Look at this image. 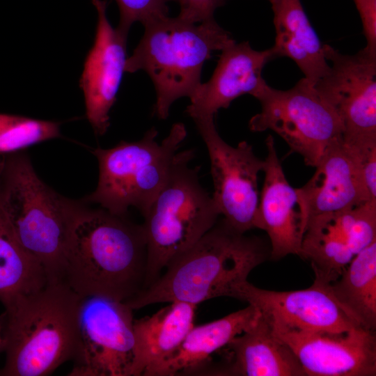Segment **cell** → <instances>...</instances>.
<instances>
[{"label": "cell", "mask_w": 376, "mask_h": 376, "mask_svg": "<svg viewBox=\"0 0 376 376\" xmlns=\"http://www.w3.org/2000/svg\"><path fill=\"white\" fill-rule=\"evenodd\" d=\"M341 306L363 328L376 329V241L357 253L329 285Z\"/></svg>", "instance_id": "obj_23"}, {"label": "cell", "mask_w": 376, "mask_h": 376, "mask_svg": "<svg viewBox=\"0 0 376 376\" xmlns=\"http://www.w3.org/2000/svg\"><path fill=\"white\" fill-rule=\"evenodd\" d=\"M210 157L213 180L212 195L220 215L235 230L245 233L255 228L259 203L258 175L265 162L246 141L233 147L219 135L214 117L193 119Z\"/></svg>", "instance_id": "obj_10"}, {"label": "cell", "mask_w": 376, "mask_h": 376, "mask_svg": "<svg viewBox=\"0 0 376 376\" xmlns=\"http://www.w3.org/2000/svg\"><path fill=\"white\" fill-rule=\"evenodd\" d=\"M221 52L210 79L201 82L189 98L186 112L192 119L214 117L245 94L256 98L267 85L263 77L265 66L276 58L272 47L256 50L248 41H235Z\"/></svg>", "instance_id": "obj_16"}, {"label": "cell", "mask_w": 376, "mask_h": 376, "mask_svg": "<svg viewBox=\"0 0 376 376\" xmlns=\"http://www.w3.org/2000/svg\"><path fill=\"white\" fill-rule=\"evenodd\" d=\"M315 168L311 178L299 188L308 219L371 201L356 160L343 139L329 147Z\"/></svg>", "instance_id": "obj_18"}, {"label": "cell", "mask_w": 376, "mask_h": 376, "mask_svg": "<svg viewBox=\"0 0 376 376\" xmlns=\"http://www.w3.org/2000/svg\"><path fill=\"white\" fill-rule=\"evenodd\" d=\"M120 19L116 27L127 35L132 25L139 22L143 25L169 15V3L176 0H115Z\"/></svg>", "instance_id": "obj_26"}, {"label": "cell", "mask_w": 376, "mask_h": 376, "mask_svg": "<svg viewBox=\"0 0 376 376\" xmlns=\"http://www.w3.org/2000/svg\"><path fill=\"white\" fill-rule=\"evenodd\" d=\"M256 98L260 111L249 120V129L273 131L307 166L315 167L326 150L343 139L336 112L304 77L284 91L267 84Z\"/></svg>", "instance_id": "obj_8"}, {"label": "cell", "mask_w": 376, "mask_h": 376, "mask_svg": "<svg viewBox=\"0 0 376 376\" xmlns=\"http://www.w3.org/2000/svg\"><path fill=\"white\" fill-rule=\"evenodd\" d=\"M133 309L103 297H85L70 376H131L134 360Z\"/></svg>", "instance_id": "obj_9"}, {"label": "cell", "mask_w": 376, "mask_h": 376, "mask_svg": "<svg viewBox=\"0 0 376 376\" xmlns=\"http://www.w3.org/2000/svg\"><path fill=\"white\" fill-rule=\"evenodd\" d=\"M196 306L170 302L150 316L134 320L131 376H150L169 359L194 326Z\"/></svg>", "instance_id": "obj_20"}, {"label": "cell", "mask_w": 376, "mask_h": 376, "mask_svg": "<svg viewBox=\"0 0 376 376\" xmlns=\"http://www.w3.org/2000/svg\"><path fill=\"white\" fill-rule=\"evenodd\" d=\"M86 205L46 185L24 150L0 154V210L49 279H60L72 226Z\"/></svg>", "instance_id": "obj_4"}, {"label": "cell", "mask_w": 376, "mask_h": 376, "mask_svg": "<svg viewBox=\"0 0 376 376\" xmlns=\"http://www.w3.org/2000/svg\"><path fill=\"white\" fill-rule=\"evenodd\" d=\"M329 64L313 86L332 107L343 127V141L376 138V55L363 48L345 54L323 44Z\"/></svg>", "instance_id": "obj_11"}, {"label": "cell", "mask_w": 376, "mask_h": 376, "mask_svg": "<svg viewBox=\"0 0 376 376\" xmlns=\"http://www.w3.org/2000/svg\"><path fill=\"white\" fill-rule=\"evenodd\" d=\"M180 8L179 17L193 23L214 19L215 10L226 0H176Z\"/></svg>", "instance_id": "obj_28"}, {"label": "cell", "mask_w": 376, "mask_h": 376, "mask_svg": "<svg viewBox=\"0 0 376 376\" xmlns=\"http://www.w3.org/2000/svg\"><path fill=\"white\" fill-rule=\"evenodd\" d=\"M97 12L93 45L84 65L79 86L84 97L86 116L94 132L104 135L109 112L116 100L125 72L127 37L113 28L107 15V0H91Z\"/></svg>", "instance_id": "obj_14"}, {"label": "cell", "mask_w": 376, "mask_h": 376, "mask_svg": "<svg viewBox=\"0 0 376 376\" xmlns=\"http://www.w3.org/2000/svg\"><path fill=\"white\" fill-rule=\"evenodd\" d=\"M157 135L152 127L139 141L93 149L98 181L95 191L83 200L116 214H126L130 207L143 214L164 183L187 130L176 123L160 143Z\"/></svg>", "instance_id": "obj_7"}, {"label": "cell", "mask_w": 376, "mask_h": 376, "mask_svg": "<svg viewBox=\"0 0 376 376\" xmlns=\"http://www.w3.org/2000/svg\"><path fill=\"white\" fill-rule=\"evenodd\" d=\"M273 12L276 36L272 47L276 58L292 59L311 84L327 74L329 64L323 44L313 28L300 0H267Z\"/></svg>", "instance_id": "obj_22"}, {"label": "cell", "mask_w": 376, "mask_h": 376, "mask_svg": "<svg viewBox=\"0 0 376 376\" xmlns=\"http://www.w3.org/2000/svg\"><path fill=\"white\" fill-rule=\"evenodd\" d=\"M267 255L260 239L246 236L223 218L173 259L155 282L125 304L134 310L162 302L197 306L218 297L234 298L236 288L247 281Z\"/></svg>", "instance_id": "obj_3"}, {"label": "cell", "mask_w": 376, "mask_h": 376, "mask_svg": "<svg viewBox=\"0 0 376 376\" xmlns=\"http://www.w3.org/2000/svg\"><path fill=\"white\" fill-rule=\"evenodd\" d=\"M260 314L256 307L249 304L219 320L194 325L173 354L150 376L201 373L210 357L253 325Z\"/></svg>", "instance_id": "obj_21"}, {"label": "cell", "mask_w": 376, "mask_h": 376, "mask_svg": "<svg viewBox=\"0 0 376 376\" xmlns=\"http://www.w3.org/2000/svg\"><path fill=\"white\" fill-rule=\"evenodd\" d=\"M344 143L356 160L370 201L376 202V138Z\"/></svg>", "instance_id": "obj_27"}, {"label": "cell", "mask_w": 376, "mask_h": 376, "mask_svg": "<svg viewBox=\"0 0 376 376\" xmlns=\"http://www.w3.org/2000/svg\"><path fill=\"white\" fill-rule=\"evenodd\" d=\"M329 285L314 280L306 289L274 291L246 281L236 288L234 298L256 307L274 327L327 332L362 327L337 301Z\"/></svg>", "instance_id": "obj_12"}, {"label": "cell", "mask_w": 376, "mask_h": 376, "mask_svg": "<svg viewBox=\"0 0 376 376\" xmlns=\"http://www.w3.org/2000/svg\"><path fill=\"white\" fill-rule=\"evenodd\" d=\"M353 1L359 14L366 40L363 49L376 55V0Z\"/></svg>", "instance_id": "obj_29"}, {"label": "cell", "mask_w": 376, "mask_h": 376, "mask_svg": "<svg viewBox=\"0 0 376 376\" xmlns=\"http://www.w3.org/2000/svg\"><path fill=\"white\" fill-rule=\"evenodd\" d=\"M0 342H1V340H0Z\"/></svg>", "instance_id": "obj_30"}, {"label": "cell", "mask_w": 376, "mask_h": 376, "mask_svg": "<svg viewBox=\"0 0 376 376\" xmlns=\"http://www.w3.org/2000/svg\"><path fill=\"white\" fill-rule=\"evenodd\" d=\"M265 145V179L254 228L268 235L272 258L299 256L308 219L306 205L299 188L292 187L286 178L272 135L267 137Z\"/></svg>", "instance_id": "obj_15"}, {"label": "cell", "mask_w": 376, "mask_h": 376, "mask_svg": "<svg viewBox=\"0 0 376 376\" xmlns=\"http://www.w3.org/2000/svg\"><path fill=\"white\" fill-rule=\"evenodd\" d=\"M85 297L61 279L3 303L0 345L7 376L48 375L75 357Z\"/></svg>", "instance_id": "obj_2"}, {"label": "cell", "mask_w": 376, "mask_h": 376, "mask_svg": "<svg viewBox=\"0 0 376 376\" xmlns=\"http://www.w3.org/2000/svg\"><path fill=\"white\" fill-rule=\"evenodd\" d=\"M226 1H228V0H226Z\"/></svg>", "instance_id": "obj_31"}, {"label": "cell", "mask_w": 376, "mask_h": 376, "mask_svg": "<svg viewBox=\"0 0 376 376\" xmlns=\"http://www.w3.org/2000/svg\"><path fill=\"white\" fill-rule=\"evenodd\" d=\"M307 376L376 375V338L362 327L343 331H306L271 324Z\"/></svg>", "instance_id": "obj_13"}, {"label": "cell", "mask_w": 376, "mask_h": 376, "mask_svg": "<svg viewBox=\"0 0 376 376\" xmlns=\"http://www.w3.org/2000/svg\"><path fill=\"white\" fill-rule=\"evenodd\" d=\"M194 157L193 150L177 152L164 183L142 214L147 242L144 290L220 215L212 196L201 184L200 167L189 166Z\"/></svg>", "instance_id": "obj_6"}, {"label": "cell", "mask_w": 376, "mask_h": 376, "mask_svg": "<svg viewBox=\"0 0 376 376\" xmlns=\"http://www.w3.org/2000/svg\"><path fill=\"white\" fill-rule=\"evenodd\" d=\"M146 269L142 224L86 205L72 226L60 279L83 297L126 303L144 290Z\"/></svg>", "instance_id": "obj_1"}, {"label": "cell", "mask_w": 376, "mask_h": 376, "mask_svg": "<svg viewBox=\"0 0 376 376\" xmlns=\"http://www.w3.org/2000/svg\"><path fill=\"white\" fill-rule=\"evenodd\" d=\"M143 26L142 38L127 58L125 72L148 74L156 92L154 113L165 120L173 103L190 98L201 84L203 66L212 54L235 40L214 18L193 23L167 15Z\"/></svg>", "instance_id": "obj_5"}, {"label": "cell", "mask_w": 376, "mask_h": 376, "mask_svg": "<svg viewBox=\"0 0 376 376\" xmlns=\"http://www.w3.org/2000/svg\"><path fill=\"white\" fill-rule=\"evenodd\" d=\"M368 246L359 205L308 219L299 256L310 262L315 281L331 284Z\"/></svg>", "instance_id": "obj_17"}, {"label": "cell", "mask_w": 376, "mask_h": 376, "mask_svg": "<svg viewBox=\"0 0 376 376\" xmlns=\"http://www.w3.org/2000/svg\"><path fill=\"white\" fill-rule=\"evenodd\" d=\"M49 280L41 263L15 236L0 210V301L36 291Z\"/></svg>", "instance_id": "obj_24"}, {"label": "cell", "mask_w": 376, "mask_h": 376, "mask_svg": "<svg viewBox=\"0 0 376 376\" xmlns=\"http://www.w3.org/2000/svg\"><path fill=\"white\" fill-rule=\"evenodd\" d=\"M60 136L58 122L0 113V154L23 151Z\"/></svg>", "instance_id": "obj_25"}, {"label": "cell", "mask_w": 376, "mask_h": 376, "mask_svg": "<svg viewBox=\"0 0 376 376\" xmlns=\"http://www.w3.org/2000/svg\"><path fill=\"white\" fill-rule=\"evenodd\" d=\"M227 346L233 361L219 375L307 376L296 355L261 313L253 325Z\"/></svg>", "instance_id": "obj_19"}]
</instances>
